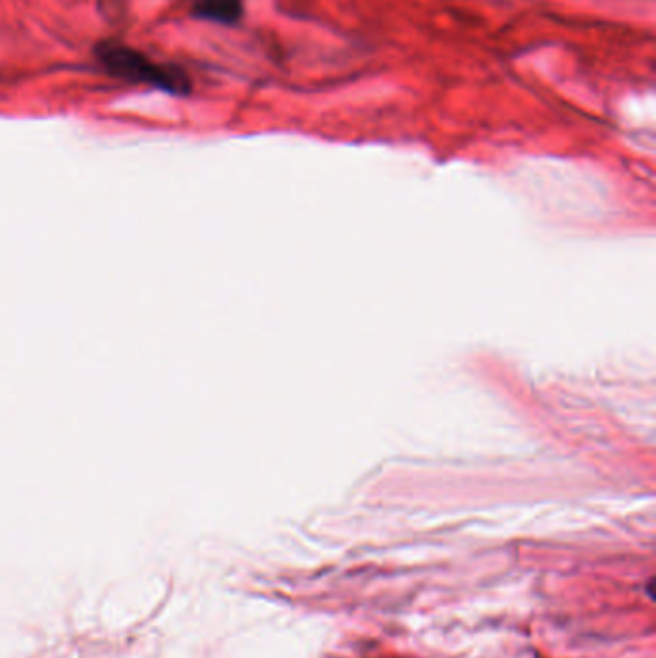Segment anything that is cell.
I'll list each match as a JSON object with an SVG mask.
<instances>
[{"label": "cell", "mask_w": 656, "mask_h": 658, "mask_svg": "<svg viewBox=\"0 0 656 658\" xmlns=\"http://www.w3.org/2000/svg\"><path fill=\"white\" fill-rule=\"evenodd\" d=\"M95 56L98 64L105 67L106 74L113 77L150 85L172 95L191 93V79L181 67L152 61L147 54L124 43H116V41L98 43L95 46Z\"/></svg>", "instance_id": "6da1fadb"}, {"label": "cell", "mask_w": 656, "mask_h": 658, "mask_svg": "<svg viewBox=\"0 0 656 658\" xmlns=\"http://www.w3.org/2000/svg\"><path fill=\"white\" fill-rule=\"evenodd\" d=\"M245 14L243 0H193L191 15L204 22L235 25Z\"/></svg>", "instance_id": "7a4b0ae2"}]
</instances>
